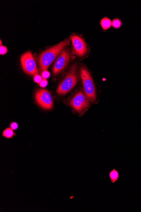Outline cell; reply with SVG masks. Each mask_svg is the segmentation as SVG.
Instances as JSON below:
<instances>
[{
	"instance_id": "6",
	"label": "cell",
	"mask_w": 141,
	"mask_h": 212,
	"mask_svg": "<svg viewBox=\"0 0 141 212\" xmlns=\"http://www.w3.org/2000/svg\"><path fill=\"white\" fill-rule=\"evenodd\" d=\"M35 99L37 104L44 109H51L53 106L51 94L46 89L37 90L35 94Z\"/></svg>"
},
{
	"instance_id": "15",
	"label": "cell",
	"mask_w": 141,
	"mask_h": 212,
	"mask_svg": "<svg viewBox=\"0 0 141 212\" xmlns=\"http://www.w3.org/2000/svg\"><path fill=\"white\" fill-rule=\"evenodd\" d=\"M7 51V48L6 47L3 46V45H1V47H0V54H1V55H3L6 54Z\"/></svg>"
},
{
	"instance_id": "14",
	"label": "cell",
	"mask_w": 141,
	"mask_h": 212,
	"mask_svg": "<svg viewBox=\"0 0 141 212\" xmlns=\"http://www.w3.org/2000/svg\"><path fill=\"white\" fill-rule=\"evenodd\" d=\"M10 127L13 130H17L18 128V123L15 121H12L10 124Z\"/></svg>"
},
{
	"instance_id": "13",
	"label": "cell",
	"mask_w": 141,
	"mask_h": 212,
	"mask_svg": "<svg viewBox=\"0 0 141 212\" xmlns=\"http://www.w3.org/2000/svg\"><path fill=\"white\" fill-rule=\"evenodd\" d=\"M33 79H34V81L37 83H40L42 79V77L40 75H38V74H36L34 75L33 77Z\"/></svg>"
},
{
	"instance_id": "8",
	"label": "cell",
	"mask_w": 141,
	"mask_h": 212,
	"mask_svg": "<svg viewBox=\"0 0 141 212\" xmlns=\"http://www.w3.org/2000/svg\"><path fill=\"white\" fill-rule=\"evenodd\" d=\"M70 57V55L68 49H64L62 51L54 64V74H58L65 69L69 62Z\"/></svg>"
},
{
	"instance_id": "12",
	"label": "cell",
	"mask_w": 141,
	"mask_h": 212,
	"mask_svg": "<svg viewBox=\"0 0 141 212\" xmlns=\"http://www.w3.org/2000/svg\"><path fill=\"white\" fill-rule=\"evenodd\" d=\"M121 25V21L119 18H115L112 21V26L114 29H119Z\"/></svg>"
},
{
	"instance_id": "9",
	"label": "cell",
	"mask_w": 141,
	"mask_h": 212,
	"mask_svg": "<svg viewBox=\"0 0 141 212\" xmlns=\"http://www.w3.org/2000/svg\"><path fill=\"white\" fill-rule=\"evenodd\" d=\"M109 177L110 179L111 182L114 184L118 180L120 177V174L118 171L114 168L109 172Z\"/></svg>"
},
{
	"instance_id": "2",
	"label": "cell",
	"mask_w": 141,
	"mask_h": 212,
	"mask_svg": "<svg viewBox=\"0 0 141 212\" xmlns=\"http://www.w3.org/2000/svg\"><path fill=\"white\" fill-rule=\"evenodd\" d=\"M80 75L84 93L89 100L92 102H94L96 100V90L94 81L91 74L88 69L82 66L80 69Z\"/></svg>"
},
{
	"instance_id": "11",
	"label": "cell",
	"mask_w": 141,
	"mask_h": 212,
	"mask_svg": "<svg viewBox=\"0 0 141 212\" xmlns=\"http://www.w3.org/2000/svg\"><path fill=\"white\" fill-rule=\"evenodd\" d=\"M15 135V132H14V130L10 127L6 128L3 132V137L6 139H11Z\"/></svg>"
},
{
	"instance_id": "5",
	"label": "cell",
	"mask_w": 141,
	"mask_h": 212,
	"mask_svg": "<svg viewBox=\"0 0 141 212\" xmlns=\"http://www.w3.org/2000/svg\"><path fill=\"white\" fill-rule=\"evenodd\" d=\"M21 64L24 72L31 75L38 73L37 66L31 51L25 52L20 58Z\"/></svg>"
},
{
	"instance_id": "17",
	"label": "cell",
	"mask_w": 141,
	"mask_h": 212,
	"mask_svg": "<svg viewBox=\"0 0 141 212\" xmlns=\"http://www.w3.org/2000/svg\"><path fill=\"white\" fill-rule=\"evenodd\" d=\"M40 86L42 87H44L47 85V81L46 79L44 78L42 80L41 82L40 83Z\"/></svg>"
},
{
	"instance_id": "4",
	"label": "cell",
	"mask_w": 141,
	"mask_h": 212,
	"mask_svg": "<svg viewBox=\"0 0 141 212\" xmlns=\"http://www.w3.org/2000/svg\"><path fill=\"white\" fill-rule=\"evenodd\" d=\"M71 106L80 115L84 113L90 106L89 99L82 90L76 93L70 101Z\"/></svg>"
},
{
	"instance_id": "7",
	"label": "cell",
	"mask_w": 141,
	"mask_h": 212,
	"mask_svg": "<svg viewBox=\"0 0 141 212\" xmlns=\"http://www.w3.org/2000/svg\"><path fill=\"white\" fill-rule=\"evenodd\" d=\"M69 39L72 42L74 52L76 56L80 57H83L87 54V44L80 36L77 34L71 35Z\"/></svg>"
},
{
	"instance_id": "10",
	"label": "cell",
	"mask_w": 141,
	"mask_h": 212,
	"mask_svg": "<svg viewBox=\"0 0 141 212\" xmlns=\"http://www.w3.org/2000/svg\"><path fill=\"white\" fill-rule=\"evenodd\" d=\"M100 24L104 30L109 29L112 26V21L107 17H104L101 20Z\"/></svg>"
},
{
	"instance_id": "3",
	"label": "cell",
	"mask_w": 141,
	"mask_h": 212,
	"mask_svg": "<svg viewBox=\"0 0 141 212\" xmlns=\"http://www.w3.org/2000/svg\"><path fill=\"white\" fill-rule=\"evenodd\" d=\"M77 65H73L61 82L57 89L59 95H64L69 93L76 85L78 80L77 74Z\"/></svg>"
},
{
	"instance_id": "16",
	"label": "cell",
	"mask_w": 141,
	"mask_h": 212,
	"mask_svg": "<svg viewBox=\"0 0 141 212\" xmlns=\"http://www.w3.org/2000/svg\"><path fill=\"white\" fill-rule=\"evenodd\" d=\"M50 73L49 72L47 71H44L42 72V77L44 79L48 78L50 77Z\"/></svg>"
},
{
	"instance_id": "1",
	"label": "cell",
	"mask_w": 141,
	"mask_h": 212,
	"mask_svg": "<svg viewBox=\"0 0 141 212\" xmlns=\"http://www.w3.org/2000/svg\"><path fill=\"white\" fill-rule=\"evenodd\" d=\"M69 43V40L66 39L42 52L38 58L41 70L42 72L47 71L49 66Z\"/></svg>"
}]
</instances>
